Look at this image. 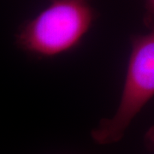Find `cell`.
Returning <instances> with one entry per match:
<instances>
[{
  "mask_svg": "<svg viewBox=\"0 0 154 154\" xmlns=\"http://www.w3.org/2000/svg\"><path fill=\"white\" fill-rule=\"evenodd\" d=\"M131 51L119 105L91 132L99 145L118 142L145 105L154 97V30L130 38Z\"/></svg>",
  "mask_w": 154,
  "mask_h": 154,
  "instance_id": "obj_2",
  "label": "cell"
},
{
  "mask_svg": "<svg viewBox=\"0 0 154 154\" xmlns=\"http://www.w3.org/2000/svg\"><path fill=\"white\" fill-rule=\"evenodd\" d=\"M143 23L150 31L154 30V0H145Z\"/></svg>",
  "mask_w": 154,
  "mask_h": 154,
  "instance_id": "obj_3",
  "label": "cell"
},
{
  "mask_svg": "<svg viewBox=\"0 0 154 154\" xmlns=\"http://www.w3.org/2000/svg\"><path fill=\"white\" fill-rule=\"evenodd\" d=\"M144 143L149 152L154 154V125L150 127L145 134Z\"/></svg>",
  "mask_w": 154,
  "mask_h": 154,
  "instance_id": "obj_4",
  "label": "cell"
},
{
  "mask_svg": "<svg viewBox=\"0 0 154 154\" xmlns=\"http://www.w3.org/2000/svg\"><path fill=\"white\" fill-rule=\"evenodd\" d=\"M93 0H50L33 19L22 24L17 45L31 55L48 58L80 44L96 18Z\"/></svg>",
  "mask_w": 154,
  "mask_h": 154,
  "instance_id": "obj_1",
  "label": "cell"
}]
</instances>
